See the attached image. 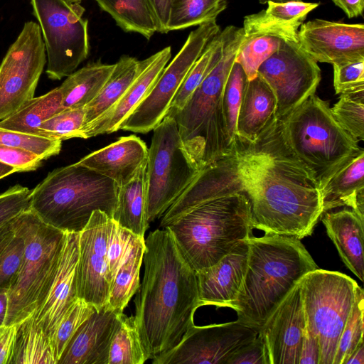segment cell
I'll list each match as a JSON object with an SVG mask.
<instances>
[{"mask_svg":"<svg viewBox=\"0 0 364 364\" xmlns=\"http://www.w3.org/2000/svg\"><path fill=\"white\" fill-rule=\"evenodd\" d=\"M364 293L358 285L355 301L340 336L333 364H344L345 361L363 341Z\"/></svg>","mask_w":364,"mask_h":364,"instance_id":"40","label":"cell"},{"mask_svg":"<svg viewBox=\"0 0 364 364\" xmlns=\"http://www.w3.org/2000/svg\"><path fill=\"white\" fill-rule=\"evenodd\" d=\"M259 329L239 320L192 326L171 349L152 359L153 364H226L241 347L255 339Z\"/></svg>","mask_w":364,"mask_h":364,"instance_id":"15","label":"cell"},{"mask_svg":"<svg viewBox=\"0 0 364 364\" xmlns=\"http://www.w3.org/2000/svg\"><path fill=\"white\" fill-rule=\"evenodd\" d=\"M344 364H364V341H362L349 355Z\"/></svg>","mask_w":364,"mask_h":364,"instance_id":"56","label":"cell"},{"mask_svg":"<svg viewBox=\"0 0 364 364\" xmlns=\"http://www.w3.org/2000/svg\"><path fill=\"white\" fill-rule=\"evenodd\" d=\"M153 131L146 167L149 224L162 217L200 171L186 149L173 117L165 116Z\"/></svg>","mask_w":364,"mask_h":364,"instance_id":"9","label":"cell"},{"mask_svg":"<svg viewBox=\"0 0 364 364\" xmlns=\"http://www.w3.org/2000/svg\"><path fill=\"white\" fill-rule=\"evenodd\" d=\"M233 145L252 229L298 240L310 236L323 214L321 191L287 144L282 119L274 115L253 141L236 136Z\"/></svg>","mask_w":364,"mask_h":364,"instance_id":"1","label":"cell"},{"mask_svg":"<svg viewBox=\"0 0 364 364\" xmlns=\"http://www.w3.org/2000/svg\"><path fill=\"white\" fill-rule=\"evenodd\" d=\"M227 7L226 0H171L168 32L216 20Z\"/></svg>","mask_w":364,"mask_h":364,"instance_id":"36","label":"cell"},{"mask_svg":"<svg viewBox=\"0 0 364 364\" xmlns=\"http://www.w3.org/2000/svg\"><path fill=\"white\" fill-rule=\"evenodd\" d=\"M147 159L134 176L119 186L117 203L113 219L134 234L144 237L149 228L146 220Z\"/></svg>","mask_w":364,"mask_h":364,"instance_id":"27","label":"cell"},{"mask_svg":"<svg viewBox=\"0 0 364 364\" xmlns=\"http://www.w3.org/2000/svg\"><path fill=\"white\" fill-rule=\"evenodd\" d=\"M24 247V240L15 224L14 237L0 253V293L9 291L20 268Z\"/></svg>","mask_w":364,"mask_h":364,"instance_id":"44","label":"cell"},{"mask_svg":"<svg viewBox=\"0 0 364 364\" xmlns=\"http://www.w3.org/2000/svg\"><path fill=\"white\" fill-rule=\"evenodd\" d=\"M223 54L175 119L182 142L201 170L228 155L229 140L222 108L223 90L242 41L243 28L228 26L222 31Z\"/></svg>","mask_w":364,"mask_h":364,"instance_id":"6","label":"cell"},{"mask_svg":"<svg viewBox=\"0 0 364 364\" xmlns=\"http://www.w3.org/2000/svg\"><path fill=\"white\" fill-rule=\"evenodd\" d=\"M333 2L341 9L348 18H355L362 16L364 8V0H332Z\"/></svg>","mask_w":364,"mask_h":364,"instance_id":"54","label":"cell"},{"mask_svg":"<svg viewBox=\"0 0 364 364\" xmlns=\"http://www.w3.org/2000/svg\"><path fill=\"white\" fill-rule=\"evenodd\" d=\"M43 159L37 154L17 147L0 145V162L13 167L16 172L37 169Z\"/></svg>","mask_w":364,"mask_h":364,"instance_id":"49","label":"cell"},{"mask_svg":"<svg viewBox=\"0 0 364 364\" xmlns=\"http://www.w3.org/2000/svg\"><path fill=\"white\" fill-rule=\"evenodd\" d=\"M96 309L95 306L78 298L63 316L51 338L56 364L76 331Z\"/></svg>","mask_w":364,"mask_h":364,"instance_id":"42","label":"cell"},{"mask_svg":"<svg viewBox=\"0 0 364 364\" xmlns=\"http://www.w3.org/2000/svg\"><path fill=\"white\" fill-rule=\"evenodd\" d=\"M247 242L246 273L230 308L237 320L260 330L302 278L318 267L296 238L264 234L252 235Z\"/></svg>","mask_w":364,"mask_h":364,"instance_id":"3","label":"cell"},{"mask_svg":"<svg viewBox=\"0 0 364 364\" xmlns=\"http://www.w3.org/2000/svg\"><path fill=\"white\" fill-rule=\"evenodd\" d=\"M79 233H65L55 276L43 301L32 314L50 341L60 321L78 299Z\"/></svg>","mask_w":364,"mask_h":364,"instance_id":"19","label":"cell"},{"mask_svg":"<svg viewBox=\"0 0 364 364\" xmlns=\"http://www.w3.org/2000/svg\"><path fill=\"white\" fill-rule=\"evenodd\" d=\"M244 36L235 62L244 70L248 80L257 75L260 65L275 53L284 41L281 34L259 23L243 21Z\"/></svg>","mask_w":364,"mask_h":364,"instance_id":"28","label":"cell"},{"mask_svg":"<svg viewBox=\"0 0 364 364\" xmlns=\"http://www.w3.org/2000/svg\"><path fill=\"white\" fill-rule=\"evenodd\" d=\"M9 297L6 292L0 293V328L4 325L8 310Z\"/></svg>","mask_w":364,"mask_h":364,"instance_id":"57","label":"cell"},{"mask_svg":"<svg viewBox=\"0 0 364 364\" xmlns=\"http://www.w3.org/2000/svg\"><path fill=\"white\" fill-rule=\"evenodd\" d=\"M133 316L148 360H152L180 341L194 325L200 305L196 272L167 228L148 235Z\"/></svg>","mask_w":364,"mask_h":364,"instance_id":"2","label":"cell"},{"mask_svg":"<svg viewBox=\"0 0 364 364\" xmlns=\"http://www.w3.org/2000/svg\"><path fill=\"white\" fill-rule=\"evenodd\" d=\"M241 181V180H240ZM164 228L183 257L198 272L252 236L250 204L243 186L195 207Z\"/></svg>","mask_w":364,"mask_h":364,"instance_id":"4","label":"cell"},{"mask_svg":"<svg viewBox=\"0 0 364 364\" xmlns=\"http://www.w3.org/2000/svg\"><path fill=\"white\" fill-rule=\"evenodd\" d=\"M358 284L339 272L316 269L300 281L306 327L318 338L319 364H333Z\"/></svg>","mask_w":364,"mask_h":364,"instance_id":"10","label":"cell"},{"mask_svg":"<svg viewBox=\"0 0 364 364\" xmlns=\"http://www.w3.org/2000/svg\"><path fill=\"white\" fill-rule=\"evenodd\" d=\"M119 186L77 162L54 169L30 196L29 209L64 232H80L95 210L113 218Z\"/></svg>","mask_w":364,"mask_h":364,"instance_id":"5","label":"cell"},{"mask_svg":"<svg viewBox=\"0 0 364 364\" xmlns=\"http://www.w3.org/2000/svg\"><path fill=\"white\" fill-rule=\"evenodd\" d=\"M276 104L273 91L259 75L248 80L238 112L236 136L253 141L274 115Z\"/></svg>","mask_w":364,"mask_h":364,"instance_id":"26","label":"cell"},{"mask_svg":"<svg viewBox=\"0 0 364 364\" xmlns=\"http://www.w3.org/2000/svg\"><path fill=\"white\" fill-rule=\"evenodd\" d=\"M220 32L216 20L192 31L171 62L165 67L147 96L119 124V130L146 134L165 117L180 86L208 44Z\"/></svg>","mask_w":364,"mask_h":364,"instance_id":"12","label":"cell"},{"mask_svg":"<svg viewBox=\"0 0 364 364\" xmlns=\"http://www.w3.org/2000/svg\"><path fill=\"white\" fill-rule=\"evenodd\" d=\"M171 57V48L167 46L140 60L139 72L135 80L114 105L82 129V139L118 131L119 124L151 90Z\"/></svg>","mask_w":364,"mask_h":364,"instance_id":"21","label":"cell"},{"mask_svg":"<svg viewBox=\"0 0 364 364\" xmlns=\"http://www.w3.org/2000/svg\"><path fill=\"white\" fill-rule=\"evenodd\" d=\"M125 32L136 33L150 39L156 32L146 0H95Z\"/></svg>","mask_w":364,"mask_h":364,"instance_id":"34","label":"cell"},{"mask_svg":"<svg viewBox=\"0 0 364 364\" xmlns=\"http://www.w3.org/2000/svg\"><path fill=\"white\" fill-rule=\"evenodd\" d=\"M114 64L113 71L98 95L85 107L83 128L97 119L114 105L139 72L140 60L134 57L122 55Z\"/></svg>","mask_w":364,"mask_h":364,"instance_id":"30","label":"cell"},{"mask_svg":"<svg viewBox=\"0 0 364 364\" xmlns=\"http://www.w3.org/2000/svg\"><path fill=\"white\" fill-rule=\"evenodd\" d=\"M31 192L16 184L0 194V226L29 208Z\"/></svg>","mask_w":364,"mask_h":364,"instance_id":"48","label":"cell"},{"mask_svg":"<svg viewBox=\"0 0 364 364\" xmlns=\"http://www.w3.org/2000/svg\"><path fill=\"white\" fill-rule=\"evenodd\" d=\"M14 173L16 172L13 167L0 162V179Z\"/></svg>","mask_w":364,"mask_h":364,"instance_id":"58","label":"cell"},{"mask_svg":"<svg viewBox=\"0 0 364 364\" xmlns=\"http://www.w3.org/2000/svg\"><path fill=\"white\" fill-rule=\"evenodd\" d=\"M135 235L112 218L107 247V263L112 281Z\"/></svg>","mask_w":364,"mask_h":364,"instance_id":"47","label":"cell"},{"mask_svg":"<svg viewBox=\"0 0 364 364\" xmlns=\"http://www.w3.org/2000/svg\"><path fill=\"white\" fill-rule=\"evenodd\" d=\"M301 0H259L260 4H267L268 1H272V2H287V1H299Z\"/></svg>","mask_w":364,"mask_h":364,"instance_id":"59","label":"cell"},{"mask_svg":"<svg viewBox=\"0 0 364 364\" xmlns=\"http://www.w3.org/2000/svg\"><path fill=\"white\" fill-rule=\"evenodd\" d=\"M226 364H269L267 353L262 338L257 337L237 350Z\"/></svg>","mask_w":364,"mask_h":364,"instance_id":"50","label":"cell"},{"mask_svg":"<svg viewBox=\"0 0 364 364\" xmlns=\"http://www.w3.org/2000/svg\"><path fill=\"white\" fill-rule=\"evenodd\" d=\"M145 250V238L135 235L112 279L108 304L123 311L140 284V269Z\"/></svg>","mask_w":364,"mask_h":364,"instance_id":"32","label":"cell"},{"mask_svg":"<svg viewBox=\"0 0 364 364\" xmlns=\"http://www.w3.org/2000/svg\"><path fill=\"white\" fill-rule=\"evenodd\" d=\"M306 327L299 282L259 330L269 364H299Z\"/></svg>","mask_w":364,"mask_h":364,"instance_id":"18","label":"cell"},{"mask_svg":"<svg viewBox=\"0 0 364 364\" xmlns=\"http://www.w3.org/2000/svg\"><path fill=\"white\" fill-rule=\"evenodd\" d=\"M0 145L26 149L45 160L60 153L62 141L0 127Z\"/></svg>","mask_w":364,"mask_h":364,"instance_id":"43","label":"cell"},{"mask_svg":"<svg viewBox=\"0 0 364 364\" xmlns=\"http://www.w3.org/2000/svg\"><path fill=\"white\" fill-rule=\"evenodd\" d=\"M323 213L338 207L350 208L364 218V150L360 149L321 190Z\"/></svg>","mask_w":364,"mask_h":364,"instance_id":"25","label":"cell"},{"mask_svg":"<svg viewBox=\"0 0 364 364\" xmlns=\"http://www.w3.org/2000/svg\"><path fill=\"white\" fill-rule=\"evenodd\" d=\"M259 75L276 98L274 116L283 119L309 97L321 81L317 62L300 46L299 41H284L259 67Z\"/></svg>","mask_w":364,"mask_h":364,"instance_id":"14","label":"cell"},{"mask_svg":"<svg viewBox=\"0 0 364 364\" xmlns=\"http://www.w3.org/2000/svg\"><path fill=\"white\" fill-rule=\"evenodd\" d=\"M248 254L247 239L214 265L196 272L200 306L230 308L237 299L246 273Z\"/></svg>","mask_w":364,"mask_h":364,"instance_id":"22","label":"cell"},{"mask_svg":"<svg viewBox=\"0 0 364 364\" xmlns=\"http://www.w3.org/2000/svg\"><path fill=\"white\" fill-rule=\"evenodd\" d=\"M222 31L208 44L186 75L175 95L166 116L173 117L188 102L195 90L220 59L223 50Z\"/></svg>","mask_w":364,"mask_h":364,"instance_id":"35","label":"cell"},{"mask_svg":"<svg viewBox=\"0 0 364 364\" xmlns=\"http://www.w3.org/2000/svg\"><path fill=\"white\" fill-rule=\"evenodd\" d=\"M115 64L92 63L74 71L60 87L64 109L85 107L100 92Z\"/></svg>","mask_w":364,"mask_h":364,"instance_id":"29","label":"cell"},{"mask_svg":"<svg viewBox=\"0 0 364 364\" xmlns=\"http://www.w3.org/2000/svg\"><path fill=\"white\" fill-rule=\"evenodd\" d=\"M247 80L244 70L235 61L225 81L222 95L223 114L231 144L236 137L237 119Z\"/></svg>","mask_w":364,"mask_h":364,"instance_id":"38","label":"cell"},{"mask_svg":"<svg viewBox=\"0 0 364 364\" xmlns=\"http://www.w3.org/2000/svg\"><path fill=\"white\" fill-rule=\"evenodd\" d=\"M63 109L60 87L26 102L16 112L0 120V127L38 135V127Z\"/></svg>","mask_w":364,"mask_h":364,"instance_id":"33","label":"cell"},{"mask_svg":"<svg viewBox=\"0 0 364 364\" xmlns=\"http://www.w3.org/2000/svg\"><path fill=\"white\" fill-rule=\"evenodd\" d=\"M85 115V107L64 109L43 122L37 134L61 141L82 138Z\"/></svg>","mask_w":364,"mask_h":364,"instance_id":"41","label":"cell"},{"mask_svg":"<svg viewBox=\"0 0 364 364\" xmlns=\"http://www.w3.org/2000/svg\"><path fill=\"white\" fill-rule=\"evenodd\" d=\"M147 156L145 142L132 134L119 137L116 141L84 156L77 163L112 179L121 186L134 176Z\"/></svg>","mask_w":364,"mask_h":364,"instance_id":"23","label":"cell"},{"mask_svg":"<svg viewBox=\"0 0 364 364\" xmlns=\"http://www.w3.org/2000/svg\"><path fill=\"white\" fill-rule=\"evenodd\" d=\"M15 218L0 226V253L15 234Z\"/></svg>","mask_w":364,"mask_h":364,"instance_id":"55","label":"cell"},{"mask_svg":"<svg viewBox=\"0 0 364 364\" xmlns=\"http://www.w3.org/2000/svg\"><path fill=\"white\" fill-rule=\"evenodd\" d=\"M146 2L153 16L156 32L168 33L171 0H146Z\"/></svg>","mask_w":364,"mask_h":364,"instance_id":"52","label":"cell"},{"mask_svg":"<svg viewBox=\"0 0 364 364\" xmlns=\"http://www.w3.org/2000/svg\"><path fill=\"white\" fill-rule=\"evenodd\" d=\"M16 335V325L0 328V364H9Z\"/></svg>","mask_w":364,"mask_h":364,"instance_id":"53","label":"cell"},{"mask_svg":"<svg viewBox=\"0 0 364 364\" xmlns=\"http://www.w3.org/2000/svg\"><path fill=\"white\" fill-rule=\"evenodd\" d=\"M123 311L97 309L73 336L57 364H107L112 340Z\"/></svg>","mask_w":364,"mask_h":364,"instance_id":"20","label":"cell"},{"mask_svg":"<svg viewBox=\"0 0 364 364\" xmlns=\"http://www.w3.org/2000/svg\"><path fill=\"white\" fill-rule=\"evenodd\" d=\"M346 266L362 282L364 279V218L345 208L327 211L320 218Z\"/></svg>","mask_w":364,"mask_h":364,"instance_id":"24","label":"cell"},{"mask_svg":"<svg viewBox=\"0 0 364 364\" xmlns=\"http://www.w3.org/2000/svg\"><path fill=\"white\" fill-rule=\"evenodd\" d=\"M265 14L277 23L299 29L307 15L319 4L299 1H268Z\"/></svg>","mask_w":364,"mask_h":364,"instance_id":"45","label":"cell"},{"mask_svg":"<svg viewBox=\"0 0 364 364\" xmlns=\"http://www.w3.org/2000/svg\"><path fill=\"white\" fill-rule=\"evenodd\" d=\"M68 1H72V2H78V3H81V1L82 0H68Z\"/></svg>","mask_w":364,"mask_h":364,"instance_id":"60","label":"cell"},{"mask_svg":"<svg viewBox=\"0 0 364 364\" xmlns=\"http://www.w3.org/2000/svg\"><path fill=\"white\" fill-rule=\"evenodd\" d=\"M331 109L345 131L358 142L364 140V90L341 94Z\"/></svg>","mask_w":364,"mask_h":364,"instance_id":"39","label":"cell"},{"mask_svg":"<svg viewBox=\"0 0 364 364\" xmlns=\"http://www.w3.org/2000/svg\"><path fill=\"white\" fill-rule=\"evenodd\" d=\"M112 218L95 210L79 233L77 287L79 299L97 309L108 304L112 277L107 247Z\"/></svg>","mask_w":364,"mask_h":364,"instance_id":"16","label":"cell"},{"mask_svg":"<svg viewBox=\"0 0 364 364\" xmlns=\"http://www.w3.org/2000/svg\"><path fill=\"white\" fill-rule=\"evenodd\" d=\"M287 144L306 166L320 191L360 149L338 123L327 101L313 95L282 119Z\"/></svg>","mask_w":364,"mask_h":364,"instance_id":"7","label":"cell"},{"mask_svg":"<svg viewBox=\"0 0 364 364\" xmlns=\"http://www.w3.org/2000/svg\"><path fill=\"white\" fill-rule=\"evenodd\" d=\"M298 40L301 48L317 63L337 65L364 60L363 23L316 18L301 25Z\"/></svg>","mask_w":364,"mask_h":364,"instance_id":"17","label":"cell"},{"mask_svg":"<svg viewBox=\"0 0 364 364\" xmlns=\"http://www.w3.org/2000/svg\"><path fill=\"white\" fill-rule=\"evenodd\" d=\"M336 94L364 90V60L333 65Z\"/></svg>","mask_w":364,"mask_h":364,"instance_id":"46","label":"cell"},{"mask_svg":"<svg viewBox=\"0 0 364 364\" xmlns=\"http://www.w3.org/2000/svg\"><path fill=\"white\" fill-rule=\"evenodd\" d=\"M46 57L38 23L26 22L0 65V120L34 97Z\"/></svg>","mask_w":364,"mask_h":364,"instance_id":"13","label":"cell"},{"mask_svg":"<svg viewBox=\"0 0 364 364\" xmlns=\"http://www.w3.org/2000/svg\"><path fill=\"white\" fill-rule=\"evenodd\" d=\"M24 252L8 291L5 326L16 325L32 315L46 297L55 276L65 233L44 223L29 208L15 218Z\"/></svg>","mask_w":364,"mask_h":364,"instance_id":"8","label":"cell"},{"mask_svg":"<svg viewBox=\"0 0 364 364\" xmlns=\"http://www.w3.org/2000/svg\"><path fill=\"white\" fill-rule=\"evenodd\" d=\"M321 348L317 336L307 327L303 338L299 364H319Z\"/></svg>","mask_w":364,"mask_h":364,"instance_id":"51","label":"cell"},{"mask_svg":"<svg viewBox=\"0 0 364 364\" xmlns=\"http://www.w3.org/2000/svg\"><path fill=\"white\" fill-rule=\"evenodd\" d=\"M9 364H56L51 341L33 315L16 324Z\"/></svg>","mask_w":364,"mask_h":364,"instance_id":"31","label":"cell"},{"mask_svg":"<svg viewBox=\"0 0 364 364\" xmlns=\"http://www.w3.org/2000/svg\"><path fill=\"white\" fill-rule=\"evenodd\" d=\"M147 360L134 316L123 314L110 344L107 364H143Z\"/></svg>","mask_w":364,"mask_h":364,"instance_id":"37","label":"cell"},{"mask_svg":"<svg viewBox=\"0 0 364 364\" xmlns=\"http://www.w3.org/2000/svg\"><path fill=\"white\" fill-rule=\"evenodd\" d=\"M45 44L46 73L53 80L67 77L90 52L88 21L85 8L68 0H31Z\"/></svg>","mask_w":364,"mask_h":364,"instance_id":"11","label":"cell"}]
</instances>
